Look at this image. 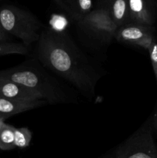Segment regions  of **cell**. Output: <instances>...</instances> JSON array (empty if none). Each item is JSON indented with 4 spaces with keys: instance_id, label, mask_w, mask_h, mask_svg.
I'll return each instance as SVG.
<instances>
[{
    "instance_id": "1",
    "label": "cell",
    "mask_w": 157,
    "mask_h": 158,
    "mask_svg": "<svg viewBox=\"0 0 157 158\" xmlns=\"http://www.w3.org/2000/svg\"><path fill=\"white\" fill-rule=\"evenodd\" d=\"M37 56L44 66L92 99L102 75L64 32L44 30L37 46Z\"/></svg>"
},
{
    "instance_id": "2",
    "label": "cell",
    "mask_w": 157,
    "mask_h": 158,
    "mask_svg": "<svg viewBox=\"0 0 157 158\" xmlns=\"http://www.w3.org/2000/svg\"><path fill=\"white\" fill-rule=\"evenodd\" d=\"M0 78L15 82L39 93L48 103L66 102L68 96L59 83L35 61L0 71Z\"/></svg>"
},
{
    "instance_id": "3",
    "label": "cell",
    "mask_w": 157,
    "mask_h": 158,
    "mask_svg": "<svg viewBox=\"0 0 157 158\" xmlns=\"http://www.w3.org/2000/svg\"><path fill=\"white\" fill-rule=\"evenodd\" d=\"M0 26L9 35L19 39L28 47L38 42L42 27L32 13L10 5L0 7Z\"/></svg>"
},
{
    "instance_id": "4",
    "label": "cell",
    "mask_w": 157,
    "mask_h": 158,
    "mask_svg": "<svg viewBox=\"0 0 157 158\" xmlns=\"http://www.w3.org/2000/svg\"><path fill=\"white\" fill-rule=\"evenodd\" d=\"M114 158H157L151 118L119 147Z\"/></svg>"
},
{
    "instance_id": "5",
    "label": "cell",
    "mask_w": 157,
    "mask_h": 158,
    "mask_svg": "<svg viewBox=\"0 0 157 158\" xmlns=\"http://www.w3.org/2000/svg\"><path fill=\"white\" fill-rule=\"evenodd\" d=\"M78 22L91 33L105 42L111 41L118 29V26L105 6L92 10Z\"/></svg>"
},
{
    "instance_id": "6",
    "label": "cell",
    "mask_w": 157,
    "mask_h": 158,
    "mask_svg": "<svg viewBox=\"0 0 157 158\" xmlns=\"http://www.w3.org/2000/svg\"><path fill=\"white\" fill-rule=\"evenodd\" d=\"M115 38L119 42L135 45L148 49L155 37L152 26L129 23L117 29Z\"/></svg>"
},
{
    "instance_id": "7",
    "label": "cell",
    "mask_w": 157,
    "mask_h": 158,
    "mask_svg": "<svg viewBox=\"0 0 157 158\" xmlns=\"http://www.w3.org/2000/svg\"><path fill=\"white\" fill-rule=\"evenodd\" d=\"M0 97L27 101L43 100L42 96L39 93L3 78H0Z\"/></svg>"
},
{
    "instance_id": "8",
    "label": "cell",
    "mask_w": 157,
    "mask_h": 158,
    "mask_svg": "<svg viewBox=\"0 0 157 158\" xmlns=\"http://www.w3.org/2000/svg\"><path fill=\"white\" fill-rule=\"evenodd\" d=\"M46 103H48L44 100L27 101L0 97V117L6 120L15 114L38 108Z\"/></svg>"
},
{
    "instance_id": "9",
    "label": "cell",
    "mask_w": 157,
    "mask_h": 158,
    "mask_svg": "<svg viewBox=\"0 0 157 158\" xmlns=\"http://www.w3.org/2000/svg\"><path fill=\"white\" fill-rule=\"evenodd\" d=\"M129 7V23H140L152 26L154 10L152 0H128Z\"/></svg>"
},
{
    "instance_id": "10",
    "label": "cell",
    "mask_w": 157,
    "mask_h": 158,
    "mask_svg": "<svg viewBox=\"0 0 157 158\" xmlns=\"http://www.w3.org/2000/svg\"><path fill=\"white\" fill-rule=\"evenodd\" d=\"M106 7L118 29L129 23V7L128 0H104Z\"/></svg>"
},
{
    "instance_id": "11",
    "label": "cell",
    "mask_w": 157,
    "mask_h": 158,
    "mask_svg": "<svg viewBox=\"0 0 157 158\" xmlns=\"http://www.w3.org/2000/svg\"><path fill=\"white\" fill-rule=\"evenodd\" d=\"M66 4L72 11V17L77 21L92 10V0H67Z\"/></svg>"
},
{
    "instance_id": "12",
    "label": "cell",
    "mask_w": 157,
    "mask_h": 158,
    "mask_svg": "<svg viewBox=\"0 0 157 158\" xmlns=\"http://www.w3.org/2000/svg\"><path fill=\"white\" fill-rule=\"evenodd\" d=\"M15 127L4 123L0 129V150L11 151L15 148Z\"/></svg>"
},
{
    "instance_id": "13",
    "label": "cell",
    "mask_w": 157,
    "mask_h": 158,
    "mask_svg": "<svg viewBox=\"0 0 157 158\" xmlns=\"http://www.w3.org/2000/svg\"><path fill=\"white\" fill-rule=\"evenodd\" d=\"M29 47L23 43H12L9 41H0V56L19 54L26 55L29 53Z\"/></svg>"
},
{
    "instance_id": "14",
    "label": "cell",
    "mask_w": 157,
    "mask_h": 158,
    "mask_svg": "<svg viewBox=\"0 0 157 158\" xmlns=\"http://www.w3.org/2000/svg\"><path fill=\"white\" fill-rule=\"evenodd\" d=\"M32 132L27 127L15 128V148H26L29 146L32 140Z\"/></svg>"
},
{
    "instance_id": "15",
    "label": "cell",
    "mask_w": 157,
    "mask_h": 158,
    "mask_svg": "<svg viewBox=\"0 0 157 158\" xmlns=\"http://www.w3.org/2000/svg\"><path fill=\"white\" fill-rule=\"evenodd\" d=\"M50 25L52 30L55 32H63L68 25V21L66 17L62 15H52L50 20Z\"/></svg>"
},
{
    "instance_id": "16",
    "label": "cell",
    "mask_w": 157,
    "mask_h": 158,
    "mask_svg": "<svg viewBox=\"0 0 157 158\" xmlns=\"http://www.w3.org/2000/svg\"><path fill=\"white\" fill-rule=\"evenodd\" d=\"M147 50L149 52V58H150L152 69H153L154 75H155L157 83V42L155 39H154Z\"/></svg>"
},
{
    "instance_id": "17",
    "label": "cell",
    "mask_w": 157,
    "mask_h": 158,
    "mask_svg": "<svg viewBox=\"0 0 157 158\" xmlns=\"http://www.w3.org/2000/svg\"><path fill=\"white\" fill-rule=\"evenodd\" d=\"M53 1L55 2L56 3V4L58 5V6H59L61 9H62L63 10L66 11L68 14H69V15H72V11H71L70 8H69V6H68L66 3H65L62 0H53Z\"/></svg>"
},
{
    "instance_id": "18",
    "label": "cell",
    "mask_w": 157,
    "mask_h": 158,
    "mask_svg": "<svg viewBox=\"0 0 157 158\" xmlns=\"http://www.w3.org/2000/svg\"><path fill=\"white\" fill-rule=\"evenodd\" d=\"M10 35L7 33L0 26V41H9Z\"/></svg>"
},
{
    "instance_id": "19",
    "label": "cell",
    "mask_w": 157,
    "mask_h": 158,
    "mask_svg": "<svg viewBox=\"0 0 157 158\" xmlns=\"http://www.w3.org/2000/svg\"><path fill=\"white\" fill-rule=\"evenodd\" d=\"M151 122H152V126L153 131H155V133L157 135V109L155 111V113H154L153 116L151 117Z\"/></svg>"
},
{
    "instance_id": "20",
    "label": "cell",
    "mask_w": 157,
    "mask_h": 158,
    "mask_svg": "<svg viewBox=\"0 0 157 158\" xmlns=\"http://www.w3.org/2000/svg\"><path fill=\"white\" fill-rule=\"evenodd\" d=\"M4 123H5V119L1 118V117H0V129H1V127H2V125L4 124Z\"/></svg>"
},
{
    "instance_id": "21",
    "label": "cell",
    "mask_w": 157,
    "mask_h": 158,
    "mask_svg": "<svg viewBox=\"0 0 157 158\" xmlns=\"http://www.w3.org/2000/svg\"><path fill=\"white\" fill-rule=\"evenodd\" d=\"M102 158H114V157H112V156H105V157Z\"/></svg>"
},
{
    "instance_id": "22",
    "label": "cell",
    "mask_w": 157,
    "mask_h": 158,
    "mask_svg": "<svg viewBox=\"0 0 157 158\" xmlns=\"http://www.w3.org/2000/svg\"><path fill=\"white\" fill-rule=\"evenodd\" d=\"M99 1L102 2H104V0H99Z\"/></svg>"
}]
</instances>
